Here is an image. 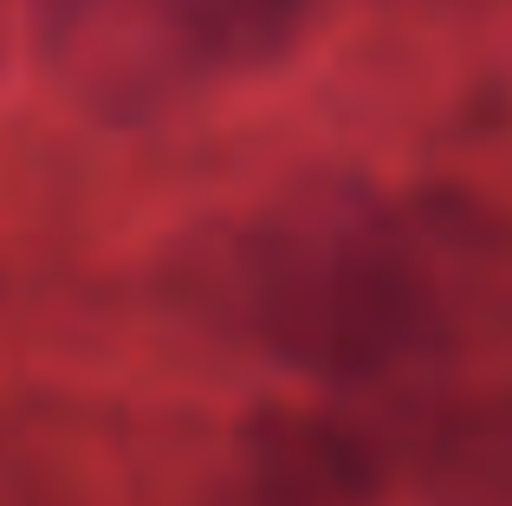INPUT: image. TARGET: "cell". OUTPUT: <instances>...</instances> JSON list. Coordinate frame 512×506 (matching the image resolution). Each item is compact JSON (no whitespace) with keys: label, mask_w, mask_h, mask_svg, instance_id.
I'll return each instance as SVG.
<instances>
[{"label":"cell","mask_w":512,"mask_h":506,"mask_svg":"<svg viewBox=\"0 0 512 506\" xmlns=\"http://www.w3.org/2000/svg\"><path fill=\"white\" fill-rule=\"evenodd\" d=\"M415 474L428 506H512V383L435 416Z\"/></svg>","instance_id":"cell-4"},{"label":"cell","mask_w":512,"mask_h":506,"mask_svg":"<svg viewBox=\"0 0 512 506\" xmlns=\"http://www.w3.org/2000/svg\"><path fill=\"white\" fill-rule=\"evenodd\" d=\"M175 286L208 325L318 383H389L512 344V208L448 182L376 195L357 176H299L214 221Z\"/></svg>","instance_id":"cell-1"},{"label":"cell","mask_w":512,"mask_h":506,"mask_svg":"<svg viewBox=\"0 0 512 506\" xmlns=\"http://www.w3.org/2000/svg\"><path fill=\"white\" fill-rule=\"evenodd\" d=\"M312 0H33L52 85L104 124H150L208 85L279 65Z\"/></svg>","instance_id":"cell-2"},{"label":"cell","mask_w":512,"mask_h":506,"mask_svg":"<svg viewBox=\"0 0 512 506\" xmlns=\"http://www.w3.org/2000/svg\"><path fill=\"white\" fill-rule=\"evenodd\" d=\"M247 506H383V448L357 422L305 403H260L234 435Z\"/></svg>","instance_id":"cell-3"}]
</instances>
